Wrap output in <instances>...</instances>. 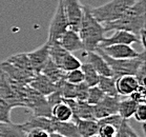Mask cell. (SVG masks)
<instances>
[{"instance_id":"cell-22","label":"cell","mask_w":146,"mask_h":137,"mask_svg":"<svg viewBox=\"0 0 146 137\" xmlns=\"http://www.w3.org/2000/svg\"><path fill=\"white\" fill-rule=\"evenodd\" d=\"M40 73L45 75L50 80L53 81L54 84L59 82L65 76V72L61 67H58L56 63H54L50 59L47 60V62L45 63V65L43 67V69H42V71Z\"/></svg>"},{"instance_id":"cell-33","label":"cell","mask_w":146,"mask_h":137,"mask_svg":"<svg viewBox=\"0 0 146 137\" xmlns=\"http://www.w3.org/2000/svg\"><path fill=\"white\" fill-rule=\"evenodd\" d=\"M12 106L0 98V122H11Z\"/></svg>"},{"instance_id":"cell-39","label":"cell","mask_w":146,"mask_h":137,"mask_svg":"<svg viewBox=\"0 0 146 137\" xmlns=\"http://www.w3.org/2000/svg\"><path fill=\"white\" fill-rule=\"evenodd\" d=\"M50 137H65V136H62V135L57 134V133H52V134H50Z\"/></svg>"},{"instance_id":"cell-40","label":"cell","mask_w":146,"mask_h":137,"mask_svg":"<svg viewBox=\"0 0 146 137\" xmlns=\"http://www.w3.org/2000/svg\"><path fill=\"white\" fill-rule=\"evenodd\" d=\"M96 137H99V136H96Z\"/></svg>"},{"instance_id":"cell-35","label":"cell","mask_w":146,"mask_h":137,"mask_svg":"<svg viewBox=\"0 0 146 137\" xmlns=\"http://www.w3.org/2000/svg\"><path fill=\"white\" fill-rule=\"evenodd\" d=\"M137 121L140 122H145L146 120V104H138L137 109L135 111L133 116Z\"/></svg>"},{"instance_id":"cell-13","label":"cell","mask_w":146,"mask_h":137,"mask_svg":"<svg viewBox=\"0 0 146 137\" xmlns=\"http://www.w3.org/2000/svg\"><path fill=\"white\" fill-rule=\"evenodd\" d=\"M83 56L85 57V62L90 63L99 74V76H113L111 70L110 69L107 62L97 51L84 52Z\"/></svg>"},{"instance_id":"cell-29","label":"cell","mask_w":146,"mask_h":137,"mask_svg":"<svg viewBox=\"0 0 146 137\" xmlns=\"http://www.w3.org/2000/svg\"><path fill=\"white\" fill-rule=\"evenodd\" d=\"M99 124V130H98V135L99 137H116L117 132L119 128L113 126V124L103 122L101 120H97Z\"/></svg>"},{"instance_id":"cell-12","label":"cell","mask_w":146,"mask_h":137,"mask_svg":"<svg viewBox=\"0 0 146 137\" xmlns=\"http://www.w3.org/2000/svg\"><path fill=\"white\" fill-rule=\"evenodd\" d=\"M113 32L115 33L111 36L104 37L98 47H107V45H111V44H129L131 45L133 43L140 42L139 36L130 33V32L123 30H116Z\"/></svg>"},{"instance_id":"cell-30","label":"cell","mask_w":146,"mask_h":137,"mask_svg":"<svg viewBox=\"0 0 146 137\" xmlns=\"http://www.w3.org/2000/svg\"><path fill=\"white\" fill-rule=\"evenodd\" d=\"M105 94L103 93V91L100 89L98 86H95V87H90L88 88V93H87V98H86V102H88L92 106H95L98 102L102 100V98L104 97Z\"/></svg>"},{"instance_id":"cell-14","label":"cell","mask_w":146,"mask_h":137,"mask_svg":"<svg viewBox=\"0 0 146 137\" xmlns=\"http://www.w3.org/2000/svg\"><path fill=\"white\" fill-rule=\"evenodd\" d=\"M29 86L45 97L48 96L50 94L54 93L55 91H57L56 84H54L53 81L50 80L42 73L35 74L29 82Z\"/></svg>"},{"instance_id":"cell-4","label":"cell","mask_w":146,"mask_h":137,"mask_svg":"<svg viewBox=\"0 0 146 137\" xmlns=\"http://www.w3.org/2000/svg\"><path fill=\"white\" fill-rule=\"evenodd\" d=\"M101 56L105 59L107 62L110 69L111 70L113 77L118 78L123 75H135L139 67L143 62H145V52H142L139 57L136 58H130V59H115L111 57L107 56L100 50L99 47H97L96 50Z\"/></svg>"},{"instance_id":"cell-27","label":"cell","mask_w":146,"mask_h":137,"mask_svg":"<svg viewBox=\"0 0 146 137\" xmlns=\"http://www.w3.org/2000/svg\"><path fill=\"white\" fill-rule=\"evenodd\" d=\"M48 44H50V59L53 61L54 63H56L60 67V64H61V62L63 60L64 56L67 53H70V52L64 50L59 43H48Z\"/></svg>"},{"instance_id":"cell-36","label":"cell","mask_w":146,"mask_h":137,"mask_svg":"<svg viewBox=\"0 0 146 137\" xmlns=\"http://www.w3.org/2000/svg\"><path fill=\"white\" fill-rule=\"evenodd\" d=\"M87 93H88V87L84 82L77 84V98L78 100H86Z\"/></svg>"},{"instance_id":"cell-38","label":"cell","mask_w":146,"mask_h":137,"mask_svg":"<svg viewBox=\"0 0 146 137\" xmlns=\"http://www.w3.org/2000/svg\"><path fill=\"white\" fill-rule=\"evenodd\" d=\"M25 137H50V133L46 132L45 130L35 128V129L27 131Z\"/></svg>"},{"instance_id":"cell-31","label":"cell","mask_w":146,"mask_h":137,"mask_svg":"<svg viewBox=\"0 0 146 137\" xmlns=\"http://www.w3.org/2000/svg\"><path fill=\"white\" fill-rule=\"evenodd\" d=\"M116 137H139V135L131 128L127 119H123L118 129Z\"/></svg>"},{"instance_id":"cell-23","label":"cell","mask_w":146,"mask_h":137,"mask_svg":"<svg viewBox=\"0 0 146 137\" xmlns=\"http://www.w3.org/2000/svg\"><path fill=\"white\" fill-rule=\"evenodd\" d=\"M27 133L21 124L11 122H0V137H25Z\"/></svg>"},{"instance_id":"cell-7","label":"cell","mask_w":146,"mask_h":137,"mask_svg":"<svg viewBox=\"0 0 146 137\" xmlns=\"http://www.w3.org/2000/svg\"><path fill=\"white\" fill-rule=\"evenodd\" d=\"M61 2L68 22V27L70 30L79 32L83 14V4H81L80 0H61Z\"/></svg>"},{"instance_id":"cell-3","label":"cell","mask_w":146,"mask_h":137,"mask_svg":"<svg viewBox=\"0 0 146 137\" xmlns=\"http://www.w3.org/2000/svg\"><path fill=\"white\" fill-rule=\"evenodd\" d=\"M137 0H110L97 7H90V13L100 23H106L118 19Z\"/></svg>"},{"instance_id":"cell-25","label":"cell","mask_w":146,"mask_h":137,"mask_svg":"<svg viewBox=\"0 0 146 137\" xmlns=\"http://www.w3.org/2000/svg\"><path fill=\"white\" fill-rule=\"evenodd\" d=\"M97 86L103 91L105 95L119 96L116 89V78L113 76H99Z\"/></svg>"},{"instance_id":"cell-1","label":"cell","mask_w":146,"mask_h":137,"mask_svg":"<svg viewBox=\"0 0 146 137\" xmlns=\"http://www.w3.org/2000/svg\"><path fill=\"white\" fill-rule=\"evenodd\" d=\"M145 0H137L118 19L106 23H102V25L105 32L123 30L139 36L140 33L143 30H145Z\"/></svg>"},{"instance_id":"cell-2","label":"cell","mask_w":146,"mask_h":137,"mask_svg":"<svg viewBox=\"0 0 146 137\" xmlns=\"http://www.w3.org/2000/svg\"><path fill=\"white\" fill-rule=\"evenodd\" d=\"M78 33L85 52L95 51L104 38V27L92 15L90 5H83L82 19Z\"/></svg>"},{"instance_id":"cell-9","label":"cell","mask_w":146,"mask_h":137,"mask_svg":"<svg viewBox=\"0 0 146 137\" xmlns=\"http://www.w3.org/2000/svg\"><path fill=\"white\" fill-rule=\"evenodd\" d=\"M73 112L72 120L76 119H96L94 114V106L90 104L85 100L78 99H63ZM97 120V119H96Z\"/></svg>"},{"instance_id":"cell-11","label":"cell","mask_w":146,"mask_h":137,"mask_svg":"<svg viewBox=\"0 0 146 137\" xmlns=\"http://www.w3.org/2000/svg\"><path fill=\"white\" fill-rule=\"evenodd\" d=\"M27 54L31 62V65L33 67L34 73H40L47 62V60L50 59V44L46 41L41 47H37L36 50L29 52Z\"/></svg>"},{"instance_id":"cell-18","label":"cell","mask_w":146,"mask_h":137,"mask_svg":"<svg viewBox=\"0 0 146 137\" xmlns=\"http://www.w3.org/2000/svg\"><path fill=\"white\" fill-rule=\"evenodd\" d=\"M74 122L77 126L79 137H96L98 135L99 124L96 119H76Z\"/></svg>"},{"instance_id":"cell-37","label":"cell","mask_w":146,"mask_h":137,"mask_svg":"<svg viewBox=\"0 0 146 137\" xmlns=\"http://www.w3.org/2000/svg\"><path fill=\"white\" fill-rule=\"evenodd\" d=\"M137 80L139 82L141 87H145V76H146V71H145V62H143L139 67L137 73L135 74Z\"/></svg>"},{"instance_id":"cell-34","label":"cell","mask_w":146,"mask_h":137,"mask_svg":"<svg viewBox=\"0 0 146 137\" xmlns=\"http://www.w3.org/2000/svg\"><path fill=\"white\" fill-rule=\"evenodd\" d=\"M129 98H131L133 100H135L138 104H145V87H141L140 86L133 93L129 95Z\"/></svg>"},{"instance_id":"cell-28","label":"cell","mask_w":146,"mask_h":137,"mask_svg":"<svg viewBox=\"0 0 146 137\" xmlns=\"http://www.w3.org/2000/svg\"><path fill=\"white\" fill-rule=\"evenodd\" d=\"M81 64H82V61L80 60V59H78L76 56H74L73 53H67L64 56L61 64H60V67L64 72H70V71L80 69Z\"/></svg>"},{"instance_id":"cell-19","label":"cell","mask_w":146,"mask_h":137,"mask_svg":"<svg viewBox=\"0 0 146 137\" xmlns=\"http://www.w3.org/2000/svg\"><path fill=\"white\" fill-rule=\"evenodd\" d=\"M5 61L11 63L12 65H14V67H18L19 70L25 72V73L31 74V75H35L27 53H19V54L12 55Z\"/></svg>"},{"instance_id":"cell-6","label":"cell","mask_w":146,"mask_h":137,"mask_svg":"<svg viewBox=\"0 0 146 137\" xmlns=\"http://www.w3.org/2000/svg\"><path fill=\"white\" fill-rule=\"evenodd\" d=\"M70 27H68V22H67L66 16L64 13L63 5H62L61 0H59L54 16L50 20L46 41L48 43H59L61 37L63 36V34Z\"/></svg>"},{"instance_id":"cell-24","label":"cell","mask_w":146,"mask_h":137,"mask_svg":"<svg viewBox=\"0 0 146 137\" xmlns=\"http://www.w3.org/2000/svg\"><path fill=\"white\" fill-rule=\"evenodd\" d=\"M138 102L133 100L131 98L126 96L125 99L119 101V107H118V114L122 117L123 119H129L133 116L135 111L137 109Z\"/></svg>"},{"instance_id":"cell-32","label":"cell","mask_w":146,"mask_h":137,"mask_svg":"<svg viewBox=\"0 0 146 137\" xmlns=\"http://www.w3.org/2000/svg\"><path fill=\"white\" fill-rule=\"evenodd\" d=\"M64 78L66 81L74 84H79L84 81V76H83V72L81 70V67L77 69V70L70 71V72H65Z\"/></svg>"},{"instance_id":"cell-17","label":"cell","mask_w":146,"mask_h":137,"mask_svg":"<svg viewBox=\"0 0 146 137\" xmlns=\"http://www.w3.org/2000/svg\"><path fill=\"white\" fill-rule=\"evenodd\" d=\"M0 70L2 71L10 79L22 84H29L32 77L34 76V75H31V74H27L23 71L19 70L18 67H14L5 60L0 63Z\"/></svg>"},{"instance_id":"cell-15","label":"cell","mask_w":146,"mask_h":137,"mask_svg":"<svg viewBox=\"0 0 146 137\" xmlns=\"http://www.w3.org/2000/svg\"><path fill=\"white\" fill-rule=\"evenodd\" d=\"M59 44L63 47L64 50H66L70 53L84 50L79 33L74 30H70V29H68L63 34V36L61 37V39L59 41Z\"/></svg>"},{"instance_id":"cell-21","label":"cell","mask_w":146,"mask_h":137,"mask_svg":"<svg viewBox=\"0 0 146 137\" xmlns=\"http://www.w3.org/2000/svg\"><path fill=\"white\" fill-rule=\"evenodd\" d=\"M52 117L58 121H68L73 118V112L65 101H61L52 107Z\"/></svg>"},{"instance_id":"cell-10","label":"cell","mask_w":146,"mask_h":137,"mask_svg":"<svg viewBox=\"0 0 146 137\" xmlns=\"http://www.w3.org/2000/svg\"><path fill=\"white\" fill-rule=\"evenodd\" d=\"M103 53L115 59H130L141 55L129 44H111L107 47H99Z\"/></svg>"},{"instance_id":"cell-5","label":"cell","mask_w":146,"mask_h":137,"mask_svg":"<svg viewBox=\"0 0 146 137\" xmlns=\"http://www.w3.org/2000/svg\"><path fill=\"white\" fill-rule=\"evenodd\" d=\"M25 84L10 79L0 70V98L5 100L12 108L23 107L22 92Z\"/></svg>"},{"instance_id":"cell-20","label":"cell","mask_w":146,"mask_h":137,"mask_svg":"<svg viewBox=\"0 0 146 137\" xmlns=\"http://www.w3.org/2000/svg\"><path fill=\"white\" fill-rule=\"evenodd\" d=\"M54 133L60 134L65 137H79L77 126L73 120L58 121L55 119L54 122Z\"/></svg>"},{"instance_id":"cell-16","label":"cell","mask_w":146,"mask_h":137,"mask_svg":"<svg viewBox=\"0 0 146 137\" xmlns=\"http://www.w3.org/2000/svg\"><path fill=\"white\" fill-rule=\"evenodd\" d=\"M140 87L135 75H123L116 79V89L119 96H129Z\"/></svg>"},{"instance_id":"cell-26","label":"cell","mask_w":146,"mask_h":137,"mask_svg":"<svg viewBox=\"0 0 146 137\" xmlns=\"http://www.w3.org/2000/svg\"><path fill=\"white\" fill-rule=\"evenodd\" d=\"M81 70L83 72V76H84V84L87 87H95L98 84V79H99V74L97 73L95 69H94L90 63L87 62H82L81 64Z\"/></svg>"},{"instance_id":"cell-8","label":"cell","mask_w":146,"mask_h":137,"mask_svg":"<svg viewBox=\"0 0 146 137\" xmlns=\"http://www.w3.org/2000/svg\"><path fill=\"white\" fill-rule=\"evenodd\" d=\"M120 96H110L104 95L102 100L94 106V114L97 120L102 119L110 115L118 114Z\"/></svg>"}]
</instances>
